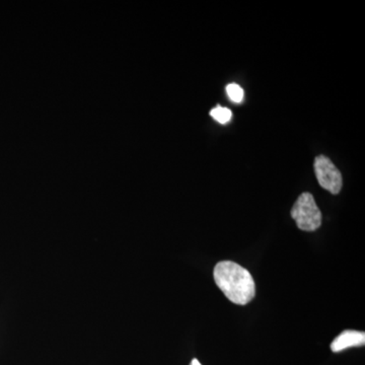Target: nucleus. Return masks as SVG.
<instances>
[{"label":"nucleus","instance_id":"nucleus-6","mask_svg":"<svg viewBox=\"0 0 365 365\" xmlns=\"http://www.w3.org/2000/svg\"><path fill=\"white\" fill-rule=\"evenodd\" d=\"M227 93L230 100L235 103H241L244 98V91L237 83H230L227 86Z\"/></svg>","mask_w":365,"mask_h":365},{"label":"nucleus","instance_id":"nucleus-4","mask_svg":"<svg viewBox=\"0 0 365 365\" xmlns=\"http://www.w3.org/2000/svg\"><path fill=\"white\" fill-rule=\"evenodd\" d=\"M365 334L359 331L346 330L335 338L331 344L333 352H340L350 347L364 345Z\"/></svg>","mask_w":365,"mask_h":365},{"label":"nucleus","instance_id":"nucleus-5","mask_svg":"<svg viewBox=\"0 0 365 365\" xmlns=\"http://www.w3.org/2000/svg\"><path fill=\"white\" fill-rule=\"evenodd\" d=\"M210 115L213 117V119L220 124L228 123L232 117V113L230 109L220 107V106H217L215 109L211 110Z\"/></svg>","mask_w":365,"mask_h":365},{"label":"nucleus","instance_id":"nucleus-3","mask_svg":"<svg viewBox=\"0 0 365 365\" xmlns=\"http://www.w3.org/2000/svg\"><path fill=\"white\" fill-rule=\"evenodd\" d=\"M314 173L319 186L337 195L342 188V176L330 158L319 155L314 160Z\"/></svg>","mask_w":365,"mask_h":365},{"label":"nucleus","instance_id":"nucleus-2","mask_svg":"<svg viewBox=\"0 0 365 365\" xmlns=\"http://www.w3.org/2000/svg\"><path fill=\"white\" fill-rule=\"evenodd\" d=\"M292 217L297 227L304 232H314L322 225V212L311 193H302L292 209Z\"/></svg>","mask_w":365,"mask_h":365},{"label":"nucleus","instance_id":"nucleus-1","mask_svg":"<svg viewBox=\"0 0 365 365\" xmlns=\"http://www.w3.org/2000/svg\"><path fill=\"white\" fill-rule=\"evenodd\" d=\"M213 277L218 288L235 304L245 306L256 294L253 276L235 262H220L213 271Z\"/></svg>","mask_w":365,"mask_h":365},{"label":"nucleus","instance_id":"nucleus-7","mask_svg":"<svg viewBox=\"0 0 365 365\" xmlns=\"http://www.w3.org/2000/svg\"><path fill=\"white\" fill-rule=\"evenodd\" d=\"M190 365H202V364H201L200 362L198 361V360L193 359V360H192L191 364H190Z\"/></svg>","mask_w":365,"mask_h":365}]
</instances>
